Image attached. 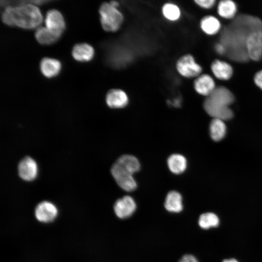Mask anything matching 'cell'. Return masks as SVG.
<instances>
[{
  "label": "cell",
  "mask_w": 262,
  "mask_h": 262,
  "mask_svg": "<svg viewBox=\"0 0 262 262\" xmlns=\"http://www.w3.org/2000/svg\"><path fill=\"white\" fill-rule=\"evenodd\" d=\"M262 31V21L257 17L246 14L234 18L222 31L220 42L226 47V54L233 61L245 62L249 59L246 49V42L251 33Z\"/></svg>",
  "instance_id": "cell-1"
},
{
  "label": "cell",
  "mask_w": 262,
  "mask_h": 262,
  "mask_svg": "<svg viewBox=\"0 0 262 262\" xmlns=\"http://www.w3.org/2000/svg\"><path fill=\"white\" fill-rule=\"evenodd\" d=\"M21 1L17 5H8L1 16L2 21L9 26H17L24 29H33L42 22L43 17L39 8L31 1Z\"/></svg>",
  "instance_id": "cell-2"
},
{
  "label": "cell",
  "mask_w": 262,
  "mask_h": 262,
  "mask_svg": "<svg viewBox=\"0 0 262 262\" xmlns=\"http://www.w3.org/2000/svg\"><path fill=\"white\" fill-rule=\"evenodd\" d=\"M234 100V96L229 89L218 86L206 97L203 107L206 113L214 118L227 120L233 116V112L229 106Z\"/></svg>",
  "instance_id": "cell-3"
},
{
  "label": "cell",
  "mask_w": 262,
  "mask_h": 262,
  "mask_svg": "<svg viewBox=\"0 0 262 262\" xmlns=\"http://www.w3.org/2000/svg\"><path fill=\"white\" fill-rule=\"evenodd\" d=\"M100 21L103 29L108 32H115L121 27L124 21L122 13L110 2H104L99 8Z\"/></svg>",
  "instance_id": "cell-4"
},
{
  "label": "cell",
  "mask_w": 262,
  "mask_h": 262,
  "mask_svg": "<svg viewBox=\"0 0 262 262\" xmlns=\"http://www.w3.org/2000/svg\"><path fill=\"white\" fill-rule=\"evenodd\" d=\"M177 72L186 78H196L202 71V68L196 63L195 58L190 54L180 57L176 63Z\"/></svg>",
  "instance_id": "cell-5"
},
{
  "label": "cell",
  "mask_w": 262,
  "mask_h": 262,
  "mask_svg": "<svg viewBox=\"0 0 262 262\" xmlns=\"http://www.w3.org/2000/svg\"><path fill=\"white\" fill-rule=\"evenodd\" d=\"M111 174L115 181L123 190L127 192L134 191L137 183L133 174L115 162L111 169Z\"/></svg>",
  "instance_id": "cell-6"
},
{
  "label": "cell",
  "mask_w": 262,
  "mask_h": 262,
  "mask_svg": "<svg viewBox=\"0 0 262 262\" xmlns=\"http://www.w3.org/2000/svg\"><path fill=\"white\" fill-rule=\"evenodd\" d=\"M246 49L249 59L258 62L262 58V31L249 35L246 42Z\"/></svg>",
  "instance_id": "cell-7"
},
{
  "label": "cell",
  "mask_w": 262,
  "mask_h": 262,
  "mask_svg": "<svg viewBox=\"0 0 262 262\" xmlns=\"http://www.w3.org/2000/svg\"><path fill=\"white\" fill-rule=\"evenodd\" d=\"M46 28L60 37L66 29V23L62 14L56 9L49 10L45 18Z\"/></svg>",
  "instance_id": "cell-8"
},
{
  "label": "cell",
  "mask_w": 262,
  "mask_h": 262,
  "mask_svg": "<svg viewBox=\"0 0 262 262\" xmlns=\"http://www.w3.org/2000/svg\"><path fill=\"white\" fill-rule=\"evenodd\" d=\"M34 213L38 221L43 223H49L56 218L58 211L54 204L49 201H44L37 205Z\"/></svg>",
  "instance_id": "cell-9"
},
{
  "label": "cell",
  "mask_w": 262,
  "mask_h": 262,
  "mask_svg": "<svg viewBox=\"0 0 262 262\" xmlns=\"http://www.w3.org/2000/svg\"><path fill=\"white\" fill-rule=\"evenodd\" d=\"M136 209V204L133 198L126 196L117 199L114 206L116 215L122 219L131 216Z\"/></svg>",
  "instance_id": "cell-10"
},
{
  "label": "cell",
  "mask_w": 262,
  "mask_h": 262,
  "mask_svg": "<svg viewBox=\"0 0 262 262\" xmlns=\"http://www.w3.org/2000/svg\"><path fill=\"white\" fill-rule=\"evenodd\" d=\"M105 100L107 105L113 109L123 108L128 104L129 101L127 93L119 88L109 90L106 95Z\"/></svg>",
  "instance_id": "cell-11"
},
{
  "label": "cell",
  "mask_w": 262,
  "mask_h": 262,
  "mask_svg": "<svg viewBox=\"0 0 262 262\" xmlns=\"http://www.w3.org/2000/svg\"><path fill=\"white\" fill-rule=\"evenodd\" d=\"M193 86L197 93L206 97L210 96L216 87L213 77L207 74H201L196 78Z\"/></svg>",
  "instance_id": "cell-12"
},
{
  "label": "cell",
  "mask_w": 262,
  "mask_h": 262,
  "mask_svg": "<svg viewBox=\"0 0 262 262\" xmlns=\"http://www.w3.org/2000/svg\"><path fill=\"white\" fill-rule=\"evenodd\" d=\"M17 169L19 177L25 180H32L37 175L36 163L33 159L29 156H26L20 161Z\"/></svg>",
  "instance_id": "cell-13"
},
{
  "label": "cell",
  "mask_w": 262,
  "mask_h": 262,
  "mask_svg": "<svg viewBox=\"0 0 262 262\" xmlns=\"http://www.w3.org/2000/svg\"><path fill=\"white\" fill-rule=\"evenodd\" d=\"M211 69L213 75L222 81L229 80L233 74L231 65L226 61L219 59H215L212 62Z\"/></svg>",
  "instance_id": "cell-14"
},
{
  "label": "cell",
  "mask_w": 262,
  "mask_h": 262,
  "mask_svg": "<svg viewBox=\"0 0 262 262\" xmlns=\"http://www.w3.org/2000/svg\"><path fill=\"white\" fill-rule=\"evenodd\" d=\"M39 66L42 74L48 78H51L58 75L62 67L59 60L49 57L42 58Z\"/></svg>",
  "instance_id": "cell-15"
},
{
  "label": "cell",
  "mask_w": 262,
  "mask_h": 262,
  "mask_svg": "<svg viewBox=\"0 0 262 262\" xmlns=\"http://www.w3.org/2000/svg\"><path fill=\"white\" fill-rule=\"evenodd\" d=\"M94 48L86 43L75 44L72 49V55L74 59L79 62H88L94 56Z\"/></svg>",
  "instance_id": "cell-16"
},
{
  "label": "cell",
  "mask_w": 262,
  "mask_h": 262,
  "mask_svg": "<svg viewBox=\"0 0 262 262\" xmlns=\"http://www.w3.org/2000/svg\"><path fill=\"white\" fill-rule=\"evenodd\" d=\"M199 26L202 31L209 35H215L221 29L220 21L212 15L203 17L200 21Z\"/></svg>",
  "instance_id": "cell-17"
},
{
  "label": "cell",
  "mask_w": 262,
  "mask_h": 262,
  "mask_svg": "<svg viewBox=\"0 0 262 262\" xmlns=\"http://www.w3.org/2000/svg\"><path fill=\"white\" fill-rule=\"evenodd\" d=\"M164 207L171 213H179L183 209L182 198L180 193L176 191L169 192L165 197Z\"/></svg>",
  "instance_id": "cell-18"
},
{
  "label": "cell",
  "mask_w": 262,
  "mask_h": 262,
  "mask_svg": "<svg viewBox=\"0 0 262 262\" xmlns=\"http://www.w3.org/2000/svg\"><path fill=\"white\" fill-rule=\"evenodd\" d=\"M217 13L221 17L230 19L234 18L237 12L236 4L231 0H222L217 5Z\"/></svg>",
  "instance_id": "cell-19"
},
{
  "label": "cell",
  "mask_w": 262,
  "mask_h": 262,
  "mask_svg": "<svg viewBox=\"0 0 262 262\" xmlns=\"http://www.w3.org/2000/svg\"><path fill=\"white\" fill-rule=\"evenodd\" d=\"M167 165L171 172L175 174L182 173L187 168V160L180 154H173L167 159Z\"/></svg>",
  "instance_id": "cell-20"
},
{
  "label": "cell",
  "mask_w": 262,
  "mask_h": 262,
  "mask_svg": "<svg viewBox=\"0 0 262 262\" xmlns=\"http://www.w3.org/2000/svg\"><path fill=\"white\" fill-rule=\"evenodd\" d=\"M210 132L211 137L213 141L221 140L226 133V126L223 120L213 118L210 123Z\"/></svg>",
  "instance_id": "cell-21"
},
{
  "label": "cell",
  "mask_w": 262,
  "mask_h": 262,
  "mask_svg": "<svg viewBox=\"0 0 262 262\" xmlns=\"http://www.w3.org/2000/svg\"><path fill=\"white\" fill-rule=\"evenodd\" d=\"M34 36L38 43L45 45L52 44L59 38L48 28L42 27L36 30Z\"/></svg>",
  "instance_id": "cell-22"
},
{
  "label": "cell",
  "mask_w": 262,
  "mask_h": 262,
  "mask_svg": "<svg viewBox=\"0 0 262 262\" xmlns=\"http://www.w3.org/2000/svg\"><path fill=\"white\" fill-rule=\"evenodd\" d=\"M116 162L133 174L138 172L140 168L138 160L133 155H123Z\"/></svg>",
  "instance_id": "cell-23"
},
{
  "label": "cell",
  "mask_w": 262,
  "mask_h": 262,
  "mask_svg": "<svg viewBox=\"0 0 262 262\" xmlns=\"http://www.w3.org/2000/svg\"><path fill=\"white\" fill-rule=\"evenodd\" d=\"M162 12L164 17L170 21H177L181 16L179 7L171 2L164 3L162 8Z\"/></svg>",
  "instance_id": "cell-24"
},
{
  "label": "cell",
  "mask_w": 262,
  "mask_h": 262,
  "mask_svg": "<svg viewBox=\"0 0 262 262\" xmlns=\"http://www.w3.org/2000/svg\"><path fill=\"white\" fill-rule=\"evenodd\" d=\"M219 224V219L217 215L213 213L201 214L198 219V225L203 229H207L217 227Z\"/></svg>",
  "instance_id": "cell-25"
},
{
  "label": "cell",
  "mask_w": 262,
  "mask_h": 262,
  "mask_svg": "<svg viewBox=\"0 0 262 262\" xmlns=\"http://www.w3.org/2000/svg\"><path fill=\"white\" fill-rule=\"evenodd\" d=\"M194 1L198 6L205 9L213 8L216 3L215 0H196Z\"/></svg>",
  "instance_id": "cell-26"
},
{
  "label": "cell",
  "mask_w": 262,
  "mask_h": 262,
  "mask_svg": "<svg viewBox=\"0 0 262 262\" xmlns=\"http://www.w3.org/2000/svg\"><path fill=\"white\" fill-rule=\"evenodd\" d=\"M253 80L256 85L262 90V70L255 73Z\"/></svg>",
  "instance_id": "cell-27"
},
{
  "label": "cell",
  "mask_w": 262,
  "mask_h": 262,
  "mask_svg": "<svg viewBox=\"0 0 262 262\" xmlns=\"http://www.w3.org/2000/svg\"><path fill=\"white\" fill-rule=\"evenodd\" d=\"M214 49L216 52L219 55L226 54L227 49L225 46L220 42L215 44Z\"/></svg>",
  "instance_id": "cell-28"
},
{
  "label": "cell",
  "mask_w": 262,
  "mask_h": 262,
  "mask_svg": "<svg viewBox=\"0 0 262 262\" xmlns=\"http://www.w3.org/2000/svg\"><path fill=\"white\" fill-rule=\"evenodd\" d=\"M179 262H198V261L193 255L187 254L182 256Z\"/></svg>",
  "instance_id": "cell-29"
},
{
  "label": "cell",
  "mask_w": 262,
  "mask_h": 262,
  "mask_svg": "<svg viewBox=\"0 0 262 262\" xmlns=\"http://www.w3.org/2000/svg\"><path fill=\"white\" fill-rule=\"evenodd\" d=\"M110 3L115 7L117 8L119 6V3L118 1L115 0H112L110 2Z\"/></svg>",
  "instance_id": "cell-30"
},
{
  "label": "cell",
  "mask_w": 262,
  "mask_h": 262,
  "mask_svg": "<svg viewBox=\"0 0 262 262\" xmlns=\"http://www.w3.org/2000/svg\"><path fill=\"white\" fill-rule=\"evenodd\" d=\"M223 262H239L237 260L235 259H228L224 260Z\"/></svg>",
  "instance_id": "cell-31"
}]
</instances>
